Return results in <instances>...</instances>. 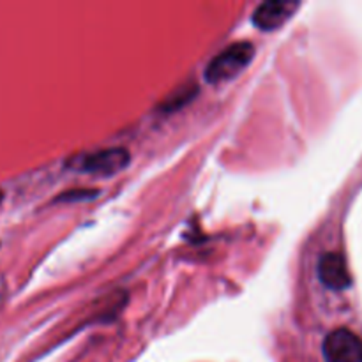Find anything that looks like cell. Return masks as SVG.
I'll return each instance as SVG.
<instances>
[{
  "label": "cell",
  "mask_w": 362,
  "mask_h": 362,
  "mask_svg": "<svg viewBox=\"0 0 362 362\" xmlns=\"http://www.w3.org/2000/svg\"><path fill=\"white\" fill-rule=\"evenodd\" d=\"M299 9V2L293 0H269L258 6L253 14V23L260 30L271 32L283 27Z\"/></svg>",
  "instance_id": "277c9868"
},
{
  "label": "cell",
  "mask_w": 362,
  "mask_h": 362,
  "mask_svg": "<svg viewBox=\"0 0 362 362\" xmlns=\"http://www.w3.org/2000/svg\"><path fill=\"white\" fill-rule=\"evenodd\" d=\"M2 198H4V194H2V191H0V202H2Z\"/></svg>",
  "instance_id": "8992f818"
},
{
  "label": "cell",
  "mask_w": 362,
  "mask_h": 362,
  "mask_svg": "<svg viewBox=\"0 0 362 362\" xmlns=\"http://www.w3.org/2000/svg\"><path fill=\"white\" fill-rule=\"evenodd\" d=\"M131 161V156L126 148H106V151L94 152V154L83 156L73 163L78 172L90 173L98 177H112L115 173L122 172Z\"/></svg>",
  "instance_id": "7a4b0ae2"
},
{
  "label": "cell",
  "mask_w": 362,
  "mask_h": 362,
  "mask_svg": "<svg viewBox=\"0 0 362 362\" xmlns=\"http://www.w3.org/2000/svg\"><path fill=\"white\" fill-rule=\"evenodd\" d=\"M318 278L329 290H345L352 285L346 262L339 253H327L318 260Z\"/></svg>",
  "instance_id": "5b68a950"
},
{
  "label": "cell",
  "mask_w": 362,
  "mask_h": 362,
  "mask_svg": "<svg viewBox=\"0 0 362 362\" xmlns=\"http://www.w3.org/2000/svg\"><path fill=\"white\" fill-rule=\"evenodd\" d=\"M253 55L255 46L251 42H233L209 62L207 69H205V80L212 85L233 80L250 66Z\"/></svg>",
  "instance_id": "6da1fadb"
},
{
  "label": "cell",
  "mask_w": 362,
  "mask_h": 362,
  "mask_svg": "<svg viewBox=\"0 0 362 362\" xmlns=\"http://www.w3.org/2000/svg\"><path fill=\"white\" fill-rule=\"evenodd\" d=\"M324 357L327 362H362V341L349 329H336L325 338Z\"/></svg>",
  "instance_id": "3957f363"
}]
</instances>
